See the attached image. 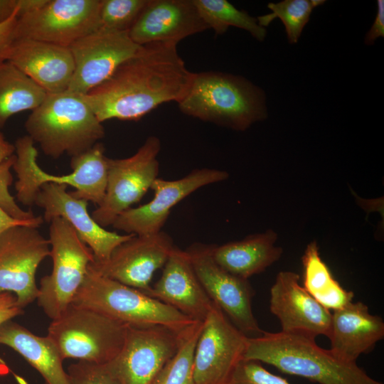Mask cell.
I'll return each instance as SVG.
<instances>
[{
    "label": "cell",
    "mask_w": 384,
    "mask_h": 384,
    "mask_svg": "<svg viewBox=\"0 0 384 384\" xmlns=\"http://www.w3.org/2000/svg\"><path fill=\"white\" fill-rule=\"evenodd\" d=\"M15 159L16 155H12L0 164V206L14 218L28 222L38 228L43 222V218L35 216L30 210L21 209L9 193V187L13 181L10 169Z\"/></svg>",
    "instance_id": "32"
},
{
    "label": "cell",
    "mask_w": 384,
    "mask_h": 384,
    "mask_svg": "<svg viewBox=\"0 0 384 384\" xmlns=\"http://www.w3.org/2000/svg\"><path fill=\"white\" fill-rule=\"evenodd\" d=\"M299 275L282 271L270 289V309L279 321L282 331L315 338L328 337L331 312L299 284Z\"/></svg>",
    "instance_id": "19"
},
{
    "label": "cell",
    "mask_w": 384,
    "mask_h": 384,
    "mask_svg": "<svg viewBox=\"0 0 384 384\" xmlns=\"http://www.w3.org/2000/svg\"><path fill=\"white\" fill-rule=\"evenodd\" d=\"M24 126L27 135L53 159L64 154L71 157L79 155L105 135L102 123L82 95L68 90L47 93Z\"/></svg>",
    "instance_id": "4"
},
{
    "label": "cell",
    "mask_w": 384,
    "mask_h": 384,
    "mask_svg": "<svg viewBox=\"0 0 384 384\" xmlns=\"http://www.w3.org/2000/svg\"><path fill=\"white\" fill-rule=\"evenodd\" d=\"M174 247L171 236L163 230L134 235L116 247L108 259L93 260L88 267L146 294L154 272L164 267Z\"/></svg>",
    "instance_id": "16"
},
{
    "label": "cell",
    "mask_w": 384,
    "mask_h": 384,
    "mask_svg": "<svg viewBox=\"0 0 384 384\" xmlns=\"http://www.w3.org/2000/svg\"><path fill=\"white\" fill-rule=\"evenodd\" d=\"M14 145L8 142L0 133V164L13 155Z\"/></svg>",
    "instance_id": "40"
},
{
    "label": "cell",
    "mask_w": 384,
    "mask_h": 384,
    "mask_svg": "<svg viewBox=\"0 0 384 384\" xmlns=\"http://www.w3.org/2000/svg\"><path fill=\"white\" fill-rule=\"evenodd\" d=\"M47 92L9 62L0 64V131L13 115L33 110Z\"/></svg>",
    "instance_id": "27"
},
{
    "label": "cell",
    "mask_w": 384,
    "mask_h": 384,
    "mask_svg": "<svg viewBox=\"0 0 384 384\" xmlns=\"http://www.w3.org/2000/svg\"><path fill=\"white\" fill-rule=\"evenodd\" d=\"M305 290L328 309H340L353 301L354 294L343 289L333 277L320 257L315 241L310 242L302 257Z\"/></svg>",
    "instance_id": "26"
},
{
    "label": "cell",
    "mask_w": 384,
    "mask_h": 384,
    "mask_svg": "<svg viewBox=\"0 0 384 384\" xmlns=\"http://www.w3.org/2000/svg\"><path fill=\"white\" fill-rule=\"evenodd\" d=\"M140 46L131 39L128 31L100 27L82 37L69 46L75 70L68 90L86 94L107 80Z\"/></svg>",
    "instance_id": "17"
},
{
    "label": "cell",
    "mask_w": 384,
    "mask_h": 384,
    "mask_svg": "<svg viewBox=\"0 0 384 384\" xmlns=\"http://www.w3.org/2000/svg\"><path fill=\"white\" fill-rule=\"evenodd\" d=\"M324 2V0H283L277 3L271 2L267 4L271 13L260 16L257 19L259 25L265 28L275 18H279L284 26L289 43H297L314 9Z\"/></svg>",
    "instance_id": "30"
},
{
    "label": "cell",
    "mask_w": 384,
    "mask_h": 384,
    "mask_svg": "<svg viewBox=\"0 0 384 384\" xmlns=\"http://www.w3.org/2000/svg\"><path fill=\"white\" fill-rule=\"evenodd\" d=\"M163 267L159 279L146 294L194 321H203L213 302L198 280L186 250L175 245Z\"/></svg>",
    "instance_id": "22"
},
{
    "label": "cell",
    "mask_w": 384,
    "mask_h": 384,
    "mask_svg": "<svg viewBox=\"0 0 384 384\" xmlns=\"http://www.w3.org/2000/svg\"><path fill=\"white\" fill-rule=\"evenodd\" d=\"M213 245L195 242L186 249L205 292L246 336L262 335L252 309L255 291L248 279L227 272L212 256Z\"/></svg>",
    "instance_id": "11"
},
{
    "label": "cell",
    "mask_w": 384,
    "mask_h": 384,
    "mask_svg": "<svg viewBox=\"0 0 384 384\" xmlns=\"http://www.w3.org/2000/svg\"><path fill=\"white\" fill-rule=\"evenodd\" d=\"M203 325V321H195L183 333L177 352L151 384H193V354Z\"/></svg>",
    "instance_id": "29"
},
{
    "label": "cell",
    "mask_w": 384,
    "mask_h": 384,
    "mask_svg": "<svg viewBox=\"0 0 384 384\" xmlns=\"http://www.w3.org/2000/svg\"><path fill=\"white\" fill-rule=\"evenodd\" d=\"M49 240L31 225H16L0 233V293L10 292L25 308L36 300L37 269L50 256Z\"/></svg>",
    "instance_id": "12"
},
{
    "label": "cell",
    "mask_w": 384,
    "mask_h": 384,
    "mask_svg": "<svg viewBox=\"0 0 384 384\" xmlns=\"http://www.w3.org/2000/svg\"><path fill=\"white\" fill-rule=\"evenodd\" d=\"M6 61L47 93L67 90L75 70L69 47L33 39H14L7 50Z\"/></svg>",
    "instance_id": "21"
},
{
    "label": "cell",
    "mask_w": 384,
    "mask_h": 384,
    "mask_svg": "<svg viewBox=\"0 0 384 384\" xmlns=\"http://www.w3.org/2000/svg\"><path fill=\"white\" fill-rule=\"evenodd\" d=\"M18 14V0H0V23Z\"/></svg>",
    "instance_id": "38"
},
{
    "label": "cell",
    "mask_w": 384,
    "mask_h": 384,
    "mask_svg": "<svg viewBox=\"0 0 384 384\" xmlns=\"http://www.w3.org/2000/svg\"><path fill=\"white\" fill-rule=\"evenodd\" d=\"M243 359L267 363L282 373L319 384H383L356 363L341 361L319 347L315 338L298 334L264 331L247 337Z\"/></svg>",
    "instance_id": "2"
},
{
    "label": "cell",
    "mask_w": 384,
    "mask_h": 384,
    "mask_svg": "<svg viewBox=\"0 0 384 384\" xmlns=\"http://www.w3.org/2000/svg\"><path fill=\"white\" fill-rule=\"evenodd\" d=\"M226 384H291L276 375L255 360L242 359L235 366Z\"/></svg>",
    "instance_id": "34"
},
{
    "label": "cell",
    "mask_w": 384,
    "mask_h": 384,
    "mask_svg": "<svg viewBox=\"0 0 384 384\" xmlns=\"http://www.w3.org/2000/svg\"><path fill=\"white\" fill-rule=\"evenodd\" d=\"M277 239L275 232L267 230L249 235L242 240L213 245L212 256L227 272L248 279L262 272L280 258L283 250L275 245Z\"/></svg>",
    "instance_id": "24"
},
{
    "label": "cell",
    "mask_w": 384,
    "mask_h": 384,
    "mask_svg": "<svg viewBox=\"0 0 384 384\" xmlns=\"http://www.w3.org/2000/svg\"><path fill=\"white\" fill-rule=\"evenodd\" d=\"M129 326L161 325L182 333L195 321L142 291L102 276L88 267L72 304Z\"/></svg>",
    "instance_id": "6"
},
{
    "label": "cell",
    "mask_w": 384,
    "mask_h": 384,
    "mask_svg": "<svg viewBox=\"0 0 384 384\" xmlns=\"http://www.w3.org/2000/svg\"><path fill=\"white\" fill-rule=\"evenodd\" d=\"M208 29L193 0H148L129 31L139 46L173 43Z\"/></svg>",
    "instance_id": "20"
},
{
    "label": "cell",
    "mask_w": 384,
    "mask_h": 384,
    "mask_svg": "<svg viewBox=\"0 0 384 384\" xmlns=\"http://www.w3.org/2000/svg\"><path fill=\"white\" fill-rule=\"evenodd\" d=\"M34 144L26 134L17 139L14 144L16 154L12 168L18 178L15 188L20 203L28 206L33 205L41 186L53 183L73 186L75 191L70 193L73 197L97 206L101 205L106 193L108 171V157L105 155L102 143L71 157L73 172L63 176L47 174L39 167Z\"/></svg>",
    "instance_id": "5"
},
{
    "label": "cell",
    "mask_w": 384,
    "mask_h": 384,
    "mask_svg": "<svg viewBox=\"0 0 384 384\" xmlns=\"http://www.w3.org/2000/svg\"><path fill=\"white\" fill-rule=\"evenodd\" d=\"M160 139L149 136L132 156L108 158L106 193L100 206L92 211V218L102 227L112 225L124 210L142 200L158 178Z\"/></svg>",
    "instance_id": "9"
},
{
    "label": "cell",
    "mask_w": 384,
    "mask_h": 384,
    "mask_svg": "<svg viewBox=\"0 0 384 384\" xmlns=\"http://www.w3.org/2000/svg\"><path fill=\"white\" fill-rule=\"evenodd\" d=\"M148 0H100L101 28L128 31L137 20Z\"/></svg>",
    "instance_id": "31"
},
{
    "label": "cell",
    "mask_w": 384,
    "mask_h": 384,
    "mask_svg": "<svg viewBox=\"0 0 384 384\" xmlns=\"http://www.w3.org/2000/svg\"><path fill=\"white\" fill-rule=\"evenodd\" d=\"M67 187L53 183L43 184L34 204L44 210L43 220L47 222L55 217L65 219L92 251L94 260H106L116 247L134 234L120 235L105 230L87 212L88 202L73 197Z\"/></svg>",
    "instance_id": "18"
},
{
    "label": "cell",
    "mask_w": 384,
    "mask_h": 384,
    "mask_svg": "<svg viewBox=\"0 0 384 384\" xmlns=\"http://www.w3.org/2000/svg\"><path fill=\"white\" fill-rule=\"evenodd\" d=\"M23 314L16 297L10 292L0 293V326L7 321Z\"/></svg>",
    "instance_id": "35"
},
{
    "label": "cell",
    "mask_w": 384,
    "mask_h": 384,
    "mask_svg": "<svg viewBox=\"0 0 384 384\" xmlns=\"http://www.w3.org/2000/svg\"><path fill=\"white\" fill-rule=\"evenodd\" d=\"M247 339L213 302L195 347L193 384H226L243 358Z\"/></svg>",
    "instance_id": "14"
},
{
    "label": "cell",
    "mask_w": 384,
    "mask_h": 384,
    "mask_svg": "<svg viewBox=\"0 0 384 384\" xmlns=\"http://www.w3.org/2000/svg\"><path fill=\"white\" fill-rule=\"evenodd\" d=\"M100 0H47L18 18L14 39H33L69 47L100 28Z\"/></svg>",
    "instance_id": "10"
},
{
    "label": "cell",
    "mask_w": 384,
    "mask_h": 384,
    "mask_svg": "<svg viewBox=\"0 0 384 384\" xmlns=\"http://www.w3.org/2000/svg\"><path fill=\"white\" fill-rule=\"evenodd\" d=\"M177 104L186 115L238 131L267 117L260 87L242 76L215 70L193 73L188 92Z\"/></svg>",
    "instance_id": "3"
},
{
    "label": "cell",
    "mask_w": 384,
    "mask_h": 384,
    "mask_svg": "<svg viewBox=\"0 0 384 384\" xmlns=\"http://www.w3.org/2000/svg\"><path fill=\"white\" fill-rule=\"evenodd\" d=\"M193 72L173 43H151L122 63L104 82L81 95L97 119L137 121L161 104L178 102Z\"/></svg>",
    "instance_id": "1"
},
{
    "label": "cell",
    "mask_w": 384,
    "mask_h": 384,
    "mask_svg": "<svg viewBox=\"0 0 384 384\" xmlns=\"http://www.w3.org/2000/svg\"><path fill=\"white\" fill-rule=\"evenodd\" d=\"M70 384H121L107 363L78 361L68 367Z\"/></svg>",
    "instance_id": "33"
},
{
    "label": "cell",
    "mask_w": 384,
    "mask_h": 384,
    "mask_svg": "<svg viewBox=\"0 0 384 384\" xmlns=\"http://www.w3.org/2000/svg\"><path fill=\"white\" fill-rule=\"evenodd\" d=\"M384 337L383 319L369 312L367 305L353 301L331 313L330 351L338 359L356 363Z\"/></svg>",
    "instance_id": "23"
},
{
    "label": "cell",
    "mask_w": 384,
    "mask_h": 384,
    "mask_svg": "<svg viewBox=\"0 0 384 384\" xmlns=\"http://www.w3.org/2000/svg\"><path fill=\"white\" fill-rule=\"evenodd\" d=\"M377 14L373 25L366 33L364 43L372 45L378 38L384 37V1H377Z\"/></svg>",
    "instance_id": "37"
},
{
    "label": "cell",
    "mask_w": 384,
    "mask_h": 384,
    "mask_svg": "<svg viewBox=\"0 0 384 384\" xmlns=\"http://www.w3.org/2000/svg\"><path fill=\"white\" fill-rule=\"evenodd\" d=\"M9 372V368L6 363L0 358V374H5Z\"/></svg>",
    "instance_id": "41"
},
{
    "label": "cell",
    "mask_w": 384,
    "mask_h": 384,
    "mask_svg": "<svg viewBox=\"0 0 384 384\" xmlns=\"http://www.w3.org/2000/svg\"><path fill=\"white\" fill-rule=\"evenodd\" d=\"M50 223L48 240L53 267L50 274L41 279L36 300L53 320L72 304L94 256L65 219L55 217Z\"/></svg>",
    "instance_id": "8"
},
{
    "label": "cell",
    "mask_w": 384,
    "mask_h": 384,
    "mask_svg": "<svg viewBox=\"0 0 384 384\" xmlns=\"http://www.w3.org/2000/svg\"><path fill=\"white\" fill-rule=\"evenodd\" d=\"M0 345L19 353L43 378L45 384H70L57 348L46 335L41 336L9 320L0 326Z\"/></svg>",
    "instance_id": "25"
},
{
    "label": "cell",
    "mask_w": 384,
    "mask_h": 384,
    "mask_svg": "<svg viewBox=\"0 0 384 384\" xmlns=\"http://www.w3.org/2000/svg\"><path fill=\"white\" fill-rule=\"evenodd\" d=\"M227 171L216 169H196L176 180L157 178L151 189L153 198L137 208L122 212L112 227L127 234L148 235L162 230L174 206L201 187L226 180Z\"/></svg>",
    "instance_id": "15"
},
{
    "label": "cell",
    "mask_w": 384,
    "mask_h": 384,
    "mask_svg": "<svg viewBox=\"0 0 384 384\" xmlns=\"http://www.w3.org/2000/svg\"><path fill=\"white\" fill-rule=\"evenodd\" d=\"M17 19L18 14H15L0 23V64L6 61L7 50L14 40Z\"/></svg>",
    "instance_id": "36"
},
{
    "label": "cell",
    "mask_w": 384,
    "mask_h": 384,
    "mask_svg": "<svg viewBox=\"0 0 384 384\" xmlns=\"http://www.w3.org/2000/svg\"><path fill=\"white\" fill-rule=\"evenodd\" d=\"M193 1L208 28L216 35H222L230 26H234L247 31L258 41L265 40L266 28L246 11L237 9L226 0Z\"/></svg>",
    "instance_id": "28"
},
{
    "label": "cell",
    "mask_w": 384,
    "mask_h": 384,
    "mask_svg": "<svg viewBox=\"0 0 384 384\" xmlns=\"http://www.w3.org/2000/svg\"><path fill=\"white\" fill-rule=\"evenodd\" d=\"M127 325L96 311L70 304L53 319L47 336L63 360L104 364L122 350Z\"/></svg>",
    "instance_id": "7"
},
{
    "label": "cell",
    "mask_w": 384,
    "mask_h": 384,
    "mask_svg": "<svg viewBox=\"0 0 384 384\" xmlns=\"http://www.w3.org/2000/svg\"><path fill=\"white\" fill-rule=\"evenodd\" d=\"M184 331L161 325H127L122 350L107 363L121 384H151L177 352Z\"/></svg>",
    "instance_id": "13"
},
{
    "label": "cell",
    "mask_w": 384,
    "mask_h": 384,
    "mask_svg": "<svg viewBox=\"0 0 384 384\" xmlns=\"http://www.w3.org/2000/svg\"><path fill=\"white\" fill-rule=\"evenodd\" d=\"M16 225H33L31 223L20 220H17L10 216L1 206H0V233L6 229L16 226ZM37 228V227H36Z\"/></svg>",
    "instance_id": "39"
}]
</instances>
